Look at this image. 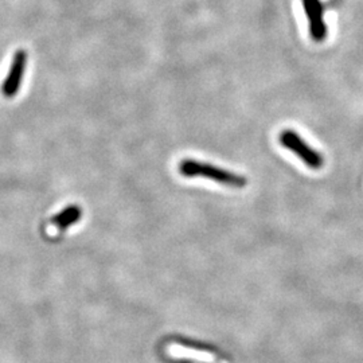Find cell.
<instances>
[{
    "mask_svg": "<svg viewBox=\"0 0 363 363\" xmlns=\"http://www.w3.org/2000/svg\"><path fill=\"white\" fill-rule=\"evenodd\" d=\"M179 173L186 178H206L234 188H242L246 186V179L241 175L192 159L182 160L179 163Z\"/></svg>",
    "mask_w": 363,
    "mask_h": 363,
    "instance_id": "cell-1",
    "label": "cell"
},
{
    "mask_svg": "<svg viewBox=\"0 0 363 363\" xmlns=\"http://www.w3.org/2000/svg\"><path fill=\"white\" fill-rule=\"evenodd\" d=\"M278 142L284 148L294 152L299 159H302V163L309 168L319 170L323 167L324 164L323 156L315 148L308 146L302 136L298 135L295 131L292 129L283 131L278 136Z\"/></svg>",
    "mask_w": 363,
    "mask_h": 363,
    "instance_id": "cell-2",
    "label": "cell"
},
{
    "mask_svg": "<svg viewBox=\"0 0 363 363\" xmlns=\"http://www.w3.org/2000/svg\"><path fill=\"white\" fill-rule=\"evenodd\" d=\"M304 11L308 19L309 35L315 42L327 38V25L324 21V6L322 0H302Z\"/></svg>",
    "mask_w": 363,
    "mask_h": 363,
    "instance_id": "cell-3",
    "label": "cell"
},
{
    "mask_svg": "<svg viewBox=\"0 0 363 363\" xmlns=\"http://www.w3.org/2000/svg\"><path fill=\"white\" fill-rule=\"evenodd\" d=\"M28 63V54L25 50H18L14 56V60L11 62V67L8 72L7 78L3 82L1 91L6 97L12 98L21 88V82L23 80V74L26 70Z\"/></svg>",
    "mask_w": 363,
    "mask_h": 363,
    "instance_id": "cell-4",
    "label": "cell"
},
{
    "mask_svg": "<svg viewBox=\"0 0 363 363\" xmlns=\"http://www.w3.org/2000/svg\"><path fill=\"white\" fill-rule=\"evenodd\" d=\"M80 217H81V210H80V208H77V206H70V208L65 209L63 212H60V214L53 219V222H54L56 225H58L60 229H65V228H67L69 225L77 222V221L80 219Z\"/></svg>",
    "mask_w": 363,
    "mask_h": 363,
    "instance_id": "cell-5",
    "label": "cell"
}]
</instances>
